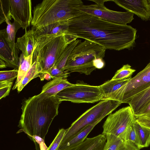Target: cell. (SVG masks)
Instances as JSON below:
<instances>
[{
  "label": "cell",
  "instance_id": "d590c367",
  "mask_svg": "<svg viewBox=\"0 0 150 150\" xmlns=\"http://www.w3.org/2000/svg\"><path fill=\"white\" fill-rule=\"evenodd\" d=\"M11 86H10L0 88V99L9 95Z\"/></svg>",
  "mask_w": 150,
  "mask_h": 150
},
{
  "label": "cell",
  "instance_id": "8992f818",
  "mask_svg": "<svg viewBox=\"0 0 150 150\" xmlns=\"http://www.w3.org/2000/svg\"><path fill=\"white\" fill-rule=\"evenodd\" d=\"M121 104L119 101L112 99L101 100L87 110L66 129L65 134L60 143L69 139L85 126L99 119H103Z\"/></svg>",
  "mask_w": 150,
  "mask_h": 150
},
{
  "label": "cell",
  "instance_id": "5bb4252c",
  "mask_svg": "<svg viewBox=\"0 0 150 150\" xmlns=\"http://www.w3.org/2000/svg\"><path fill=\"white\" fill-rule=\"evenodd\" d=\"M69 27L68 20L53 23L33 30L36 38L40 36L51 35L59 36L67 35Z\"/></svg>",
  "mask_w": 150,
  "mask_h": 150
},
{
  "label": "cell",
  "instance_id": "ab89813d",
  "mask_svg": "<svg viewBox=\"0 0 150 150\" xmlns=\"http://www.w3.org/2000/svg\"><path fill=\"white\" fill-rule=\"evenodd\" d=\"M6 66L4 62L2 60L0 59V68H3L6 67Z\"/></svg>",
  "mask_w": 150,
  "mask_h": 150
},
{
  "label": "cell",
  "instance_id": "5b68a950",
  "mask_svg": "<svg viewBox=\"0 0 150 150\" xmlns=\"http://www.w3.org/2000/svg\"><path fill=\"white\" fill-rule=\"evenodd\" d=\"M106 49L87 40L79 43L73 49L66 63L64 70L90 75L96 69L93 64L96 58H103Z\"/></svg>",
  "mask_w": 150,
  "mask_h": 150
},
{
  "label": "cell",
  "instance_id": "277c9868",
  "mask_svg": "<svg viewBox=\"0 0 150 150\" xmlns=\"http://www.w3.org/2000/svg\"><path fill=\"white\" fill-rule=\"evenodd\" d=\"M36 39L38 44L33 51V64L37 62V76L43 81L48 71L54 66L66 47L77 38L69 35L58 36L51 35Z\"/></svg>",
  "mask_w": 150,
  "mask_h": 150
},
{
  "label": "cell",
  "instance_id": "f35d334b",
  "mask_svg": "<svg viewBox=\"0 0 150 150\" xmlns=\"http://www.w3.org/2000/svg\"><path fill=\"white\" fill-rule=\"evenodd\" d=\"M41 150H47L48 148L46 146L44 142H42L40 144Z\"/></svg>",
  "mask_w": 150,
  "mask_h": 150
},
{
  "label": "cell",
  "instance_id": "603a6c76",
  "mask_svg": "<svg viewBox=\"0 0 150 150\" xmlns=\"http://www.w3.org/2000/svg\"><path fill=\"white\" fill-rule=\"evenodd\" d=\"M81 41V40L77 39L69 44L61 54L54 66L62 71H64V67L71 52L74 48Z\"/></svg>",
  "mask_w": 150,
  "mask_h": 150
},
{
  "label": "cell",
  "instance_id": "d4e9b609",
  "mask_svg": "<svg viewBox=\"0 0 150 150\" xmlns=\"http://www.w3.org/2000/svg\"><path fill=\"white\" fill-rule=\"evenodd\" d=\"M11 11L9 0H0V24L11 20Z\"/></svg>",
  "mask_w": 150,
  "mask_h": 150
},
{
  "label": "cell",
  "instance_id": "1f68e13d",
  "mask_svg": "<svg viewBox=\"0 0 150 150\" xmlns=\"http://www.w3.org/2000/svg\"><path fill=\"white\" fill-rule=\"evenodd\" d=\"M134 117L135 118H142L150 120V103Z\"/></svg>",
  "mask_w": 150,
  "mask_h": 150
},
{
  "label": "cell",
  "instance_id": "2e32d148",
  "mask_svg": "<svg viewBox=\"0 0 150 150\" xmlns=\"http://www.w3.org/2000/svg\"><path fill=\"white\" fill-rule=\"evenodd\" d=\"M103 134L92 138H87L83 142L65 150H103L106 142Z\"/></svg>",
  "mask_w": 150,
  "mask_h": 150
},
{
  "label": "cell",
  "instance_id": "f1b7e54d",
  "mask_svg": "<svg viewBox=\"0 0 150 150\" xmlns=\"http://www.w3.org/2000/svg\"><path fill=\"white\" fill-rule=\"evenodd\" d=\"M70 72L65 71H62L54 66L47 71L45 79L49 80L51 79L63 78L67 79Z\"/></svg>",
  "mask_w": 150,
  "mask_h": 150
},
{
  "label": "cell",
  "instance_id": "b9f144b4",
  "mask_svg": "<svg viewBox=\"0 0 150 150\" xmlns=\"http://www.w3.org/2000/svg\"><path fill=\"white\" fill-rule=\"evenodd\" d=\"M149 63L150 64V61L149 62Z\"/></svg>",
  "mask_w": 150,
  "mask_h": 150
},
{
  "label": "cell",
  "instance_id": "484cf974",
  "mask_svg": "<svg viewBox=\"0 0 150 150\" xmlns=\"http://www.w3.org/2000/svg\"><path fill=\"white\" fill-rule=\"evenodd\" d=\"M105 136L106 140L103 150H118L124 142L120 138L112 134Z\"/></svg>",
  "mask_w": 150,
  "mask_h": 150
},
{
  "label": "cell",
  "instance_id": "ba28073f",
  "mask_svg": "<svg viewBox=\"0 0 150 150\" xmlns=\"http://www.w3.org/2000/svg\"><path fill=\"white\" fill-rule=\"evenodd\" d=\"M95 4L83 5L77 9L83 13L94 16L100 19L110 23L127 25L134 19V14L131 12L114 11L106 7L104 3L110 0H89Z\"/></svg>",
  "mask_w": 150,
  "mask_h": 150
},
{
  "label": "cell",
  "instance_id": "ac0fdd59",
  "mask_svg": "<svg viewBox=\"0 0 150 150\" xmlns=\"http://www.w3.org/2000/svg\"><path fill=\"white\" fill-rule=\"evenodd\" d=\"M6 23L7 25L5 31V38L12 51L15 59L19 62L18 55L19 50L16 47L15 38L16 32L21 27L19 23L14 21L12 23L10 21Z\"/></svg>",
  "mask_w": 150,
  "mask_h": 150
},
{
  "label": "cell",
  "instance_id": "30bf717a",
  "mask_svg": "<svg viewBox=\"0 0 150 150\" xmlns=\"http://www.w3.org/2000/svg\"><path fill=\"white\" fill-rule=\"evenodd\" d=\"M12 18L25 30L32 19V2L30 0H9Z\"/></svg>",
  "mask_w": 150,
  "mask_h": 150
},
{
  "label": "cell",
  "instance_id": "7402d4cb",
  "mask_svg": "<svg viewBox=\"0 0 150 150\" xmlns=\"http://www.w3.org/2000/svg\"><path fill=\"white\" fill-rule=\"evenodd\" d=\"M133 126L137 136L140 149L148 147L150 144V130L142 126L136 120Z\"/></svg>",
  "mask_w": 150,
  "mask_h": 150
},
{
  "label": "cell",
  "instance_id": "7a4b0ae2",
  "mask_svg": "<svg viewBox=\"0 0 150 150\" xmlns=\"http://www.w3.org/2000/svg\"><path fill=\"white\" fill-rule=\"evenodd\" d=\"M61 102L55 96L41 93L24 100L18 125L21 129L17 133L23 132L32 138L36 135L44 140Z\"/></svg>",
  "mask_w": 150,
  "mask_h": 150
},
{
  "label": "cell",
  "instance_id": "d6986e66",
  "mask_svg": "<svg viewBox=\"0 0 150 150\" xmlns=\"http://www.w3.org/2000/svg\"><path fill=\"white\" fill-rule=\"evenodd\" d=\"M150 103V87L132 98L127 103L135 116Z\"/></svg>",
  "mask_w": 150,
  "mask_h": 150
},
{
  "label": "cell",
  "instance_id": "7c38bea8",
  "mask_svg": "<svg viewBox=\"0 0 150 150\" xmlns=\"http://www.w3.org/2000/svg\"><path fill=\"white\" fill-rule=\"evenodd\" d=\"M102 120L99 119L83 127L69 139L60 143L56 150H65L83 142L94 127Z\"/></svg>",
  "mask_w": 150,
  "mask_h": 150
},
{
  "label": "cell",
  "instance_id": "60d3db41",
  "mask_svg": "<svg viewBox=\"0 0 150 150\" xmlns=\"http://www.w3.org/2000/svg\"><path fill=\"white\" fill-rule=\"evenodd\" d=\"M149 3L150 4V0H149Z\"/></svg>",
  "mask_w": 150,
  "mask_h": 150
},
{
  "label": "cell",
  "instance_id": "8d00e7d4",
  "mask_svg": "<svg viewBox=\"0 0 150 150\" xmlns=\"http://www.w3.org/2000/svg\"><path fill=\"white\" fill-rule=\"evenodd\" d=\"M13 81L11 80L0 81V88L8 86H12Z\"/></svg>",
  "mask_w": 150,
  "mask_h": 150
},
{
  "label": "cell",
  "instance_id": "52a82bcc",
  "mask_svg": "<svg viewBox=\"0 0 150 150\" xmlns=\"http://www.w3.org/2000/svg\"><path fill=\"white\" fill-rule=\"evenodd\" d=\"M55 96L62 102L68 101L76 103H94L104 98L99 86L91 85L82 81L64 89Z\"/></svg>",
  "mask_w": 150,
  "mask_h": 150
},
{
  "label": "cell",
  "instance_id": "74e56055",
  "mask_svg": "<svg viewBox=\"0 0 150 150\" xmlns=\"http://www.w3.org/2000/svg\"><path fill=\"white\" fill-rule=\"evenodd\" d=\"M33 139L40 144L42 142H44V140L39 136H34L33 137Z\"/></svg>",
  "mask_w": 150,
  "mask_h": 150
},
{
  "label": "cell",
  "instance_id": "f546056e",
  "mask_svg": "<svg viewBox=\"0 0 150 150\" xmlns=\"http://www.w3.org/2000/svg\"><path fill=\"white\" fill-rule=\"evenodd\" d=\"M18 75V69H16L9 71H1L0 81H13L17 78Z\"/></svg>",
  "mask_w": 150,
  "mask_h": 150
},
{
  "label": "cell",
  "instance_id": "83f0119b",
  "mask_svg": "<svg viewBox=\"0 0 150 150\" xmlns=\"http://www.w3.org/2000/svg\"><path fill=\"white\" fill-rule=\"evenodd\" d=\"M120 138L124 141H129L132 142L140 149L137 136L133 124L125 131Z\"/></svg>",
  "mask_w": 150,
  "mask_h": 150
},
{
  "label": "cell",
  "instance_id": "e575fe53",
  "mask_svg": "<svg viewBox=\"0 0 150 150\" xmlns=\"http://www.w3.org/2000/svg\"><path fill=\"white\" fill-rule=\"evenodd\" d=\"M94 66L96 68L100 69L104 67L105 63L103 58H98L95 59L93 61Z\"/></svg>",
  "mask_w": 150,
  "mask_h": 150
},
{
  "label": "cell",
  "instance_id": "8fae6325",
  "mask_svg": "<svg viewBox=\"0 0 150 150\" xmlns=\"http://www.w3.org/2000/svg\"><path fill=\"white\" fill-rule=\"evenodd\" d=\"M117 5L133 13L143 21L150 19V4L149 0H110Z\"/></svg>",
  "mask_w": 150,
  "mask_h": 150
},
{
  "label": "cell",
  "instance_id": "6da1fadb",
  "mask_svg": "<svg viewBox=\"0 0 150 150\" xmlns=\"http://www.w3.org/2000/svg\"><path fill=\"white\" fill-rule=\"evenodd\" d=\"M67 35L91 41L106 49L119 51L133 47L137 30L131 26L114 24L83 13L69 20Z\"/></svg>",
  "mask_w": 150,
  "mask_h": 150
},
{
  "label": "cell",
  "instance_id": "d6a6232c",
  "mask_svg": "<svg viewBox=\"0 0 150 150\" xmlns=\"http://www.w3.org/2000/svg\"><path fill=\"white\" fill-rule=\"evenodd\" d=\"M134 143L129 141H124L118 150H139Z\"/></svg>",
  "mask_w": 150,
  "mask_h": 150
},
{
  "label": "cell",
  "instance_id": "3957f363",
  "mask_svg": "<svg viewBox=\"0 0 150 150\" xmlns=\"http://www.w3.org/2000/svg\"><path fill=\"white\" fill-rule=\"evenodd\" d=\"M83 4L81 0H43L34 8L31 29L75 18L83 13L77 9Z\"/></svg>",
  "mask_w": 150,
  "mask_h": 150
},
{
  "label": "cell",
  "instance_id": "836d02e7",
  "mask_svg": "<svg viewBox=\"0 0 150 150\" xmlns=\"http://www.w3.org/2000/svg\"><path fill=\"white\" fill-rule=\"evenodd\" d=\"M136 121L140 125L150 130V120L142 118H135Z\"/></svg>",
  "mask_w": 150,
  "mask_h": 150
},
{
  "label": "cell",
  "instance_id": "4316f807",
  "mask_svg": "<svg viewBox=\"0 0 150 150\" xmlns=\"http://www.w3.org/2000/svg\"><path fill=\"white\" fill-rule=\"evenodd\" d=\"M136 71L131 68L129 64L124 65L118 70L111 79L112 80H121L126 79L132 76L133 73Z\"/></svg>",
  "mask_w": 150,
  "mask_h": 150
},
{
  "label": "cell",
  "instance_id": "9a60e30c",
  "mask_svg": "<svg viewBox=\"0 0 150 150\" xmlns=\"http://www.w3.org/2000/svg\"><path fill=\"white\" fill-rule=\"evenodd\" d=\"M5 29L0 31V59L5 63L6 67L18 69L19 62L15 59L12 51L5 37Z\"/></svg>",
  "mask_w": 150,
  "mask_h": 150
},
{
  "label": "cell",
  "instance_id": "44dd1931",
  "mask_svg": "<svg viewBox=\"0 0 150 150\" xmlns=\"http://www.w3.org/2000/svg\"><path fill=\"white\" fill-rule=\"evenodd\" d=\"M132 78L131 76L128 78L121 80L111 79L99 86L103 95V100L107 99L112 93L121 88Z\"/></svg>",
  "mask_w": 150,
  "mask_h": 150
},
{
  "label": "cell",
  "instance_id": "e0dca14e",
  "mask_svg": "<svg viewBox=\"0 0 150 150\" xmlns=\"http://www.w3.org/2000/svg\"><path fill=\"white\" fill-rule=\"evenodd\" d=\"M73 85L67 79H55L46 83L42 87L41 93L49 97L55 96L63 90Z\"/></svg>",
  "mask_w": 150,
  "mask_h": 150
},
{
  "label": "cell",
  "instance_id": "ffe728a7",
  "mask_svg": "<svg viewBox=\"0 0 150 150\" xmlns=\"http://www.w3.org/2000/svg\"><path fill=\"white\" fill-rule=\"evenodd\" d=\"M33 52L27 57H25L22 53L21 54L19 59L18 75L13 90L16 89L17 85L31 68L33 64Z\"/></svg>",
  "mask_w": 150,
  "mask_h": 150
},
{
  "label": "cell",
  "instance_id": "4fadbf2b",
  "mask_svg": "<svg viewBox=\"0 0 150 150\" xmlns=\"http://www.w3.org/2000/svg\"><path fill=\"white\" fill-rule=\"evenodd\" d=\"M17 47L25 57L30 55L38 44L34 30H25V33L21 37L17 38L16 43Z\"/></svg>",
  "mask_w": 150,
  "mask_h": 150
},
{
  "label": "cell",
  "instance_id": "9c48e42d",
  "mask_svg": "<svg viewBox=\"0 0 150 150\" xmlns=\"http://www.w3.org/2000/svg\"><path fill=\"white\" fill-rule=\"evenodd\" d=\"M132 109L129 106L123 107L108 115L103 126L102 134H110L121 138L125 131L135 121Z\"/></svg>",
  "mask_w": 150,
  "mask_h": 150
},
{
  "label": "cell",
  "instance_id": "4dcf8cb0",
  "mask_svg": "<svg viewBox=\"0 0 150 150\" xmlns=\"http://www.w3.org/2000/svg\"><path fill=\"white\" fill-rule=\"evenodd\" d=\"M66 132V129L59 130L57 135L47 150H56L62 140Z\"/></svg>",
  "mask_w": 150,
  "mask_h": 150
},
{
  "label": "cell",
  "instance_id": "cb8c5ba5",
  "mask_svg": "<svg viewBox=\"0 0 150 150\" xmlns=\"http://www.w3.org/2000/svg\"><path fill=\"white\" fill-rule=\"evenodd\" d=\"M37 62L35 61L33 63L30 70L17 85L16 89H17L18 92L21 91L32 79L37 77Z\"/></svg>",
  "mask_w": 150,
  "mask_h": 150
}]
</instances>
